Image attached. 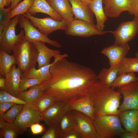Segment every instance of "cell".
<instances>
[{
  "instance_id": "obj_11",
  "label": "cell",
  "mask_w": 138,
  "mask_h": 138,
  "mask_svg": "<svg viewBox=\"0 0 138 138\" xmlns=\"http://www.w3.org/2000/svg\"><path fill=\"white\" fill-rule=\"evenodd\" d=\"M138 32V19L121 23L111 33L115 38L114 44L120 45L128 43L133 39Z\"/></svg>"
},
{
  "instance_id": "obj_9",
  "label": "cell",
  "mask_w": 138,
  "mask_h": 138,
  "mask_svg": "<svg viewBox=\"0 0 138 138\" xmlns=\"http://www.w3.org/2000/svg\"><path fill=\"white\" fill-rule=\"evenodd\" d=\"M43 120L42 114L33 104L27 103L24 105L21 111L14 122L23 133L32 124Z\"/></svg>"
},
{
  "instance_id": "obj_47",
  "label": "cell",
  "mask_w": 138,
  "mask_h": 138,
  "mask_svg": "<svg viewBox=\"0 0 138 138\" xmlns=\"http://www.w3.org/2000/svg\"><path fill=\"white\" fill-rule=\"evenodd\" d=\"M135 57L138 60V51L135 53Z\"/></svg>"
},
{
  "instance_id": "obj_18",
  "label": "cell",
  "mask_w": 138,
  "mask_h": 138,
  "mask_svg": "<svg viewBox=\"0 0 138 138\" xmlns=\"http://www.w3.org/2000/svg\"><path fill=\"white\" fill-rule=\"evenodd\" d=\"M75 19L84 20L94 24L93 13L89 5L81 0H69Z\"/></svg>"
},
{
  "instance_id": "obj_35",
  "label": "cell",
  "mask_w": 138,
  "mask_h": 138,
  "mask_svg": "<svg viewBox=\"0 0 138 138\" xmlns=\"http://www.w3.org/2000/svg\"><path fill=\"white\" fill-rule=\"evenodd\" d=\"M42 82L40 79L21 77L19 86L20 92L26 90L34 85L40 84Z\"/></svg>"
},
{
  "instance_id": "obj_24",
  "label": "cell",
  "mask_w": 138,
  "mask_h": 138,
  "mask_svg": "<svg viewBox=\"0 0 138 138\" xmlns=\"http://www.w3.org/2000/svg\"><path fill=\"white\" fill-rule=\"evenodd\" d=\"M119 64L110 66L108 68H102L97 75L98 80L105 85L110 87L118 76Z\"/></svg>"
},
{
  "instance_id": "obj_22",
  "label": "cell",
  "mask_w": 138,
  "mask_h": 138,
  "mask_svg": "<svg viewBox=\"0 0 138 138\" xmlns=\"http://www.w3.org/2000/svg\"><path fill=\"white\" fill-rule=\"evenodd\" d=\"M48 3L64 19L68 22L74 18L72 6L69 0H47Z\"/></svg>"
},
{
  "instance_id": "obj_21",
  "label": "cell",
  "mask_w": 138,
  "mask_h": 138,
  "mask_svg": "<svg viewBox=\"0 0 138 138\" xmlns=\"http://www.w3.org/2000/svg\"><path fill=\"white\" fill-rule=\"evenodd\" d=\"M118 116L126 131L138 134V109L123 111Z\"/></svg>"
},
{
  "instance_id": "obj_40",
  "label": "cell",
  "mask_w": 138,
  "mask_h": 138,
  "mask_svg": "<svg viewBox=\"0 0 138 138\" xmlns=\"http://www.w3.org/2000/svg\"><path fill=\"white\" fill-rule=\"evenodd\" d=\"M14 103L9 102H0V115L5 113L9 109Z\"/></svg>"
},
{
  "instance_id": "obj_34",
  "label": "cell",
  "mask_w": 138,
  "mask_h": 138,
  "mask_svg": "<svg viewBox=\"0 0 138 138\" xmlns=\"http://www.w3.org/2000/svg\"><path fill=\"white\" fill-rule=\"evenodd\" d=\"M24 105L15 104L5 113L0 115V119L9 123L14 122L21 111Z\"/></svg>"
},
{
  "instance_id": "obj_12",
  "label": "cell",
  "mask_w": 138,
  "mask_h": 138,
  "mask_svg": "<svg viewBox=\"0 0 138 138\" xmlns=\"http://www.w3.org/2000/svg\"><path fill=\"white\" fill-rule=\"evenodd\" d=\"M118 91L122 96L123 100L120 105V112L138 109V81L118 88Z\"/></svg>"
},
{
  "instance_id": "obj_20",
  "label": "cell",
  "mask_w": 138,
  "mask_h": 138,
  "mask_svg": "<svg viewBox=\"0 0 138 138\" xmlns=\"http://www.w3.org/2000/svg\"><path fill=\"white\" fill-rule=\"evenodd\" d=\"M27 12L33 16L38 13H41L48 15L56 20H64L61 16L54 10L47 0H34L32 6Z\"/></svg>"
},
{
  "instance_id": "obj_39",
  "label": "cell",
  "mask_w": 138,
  "mask_h": 138,
  "mask_svg": "<svg viewBox=\"0 0 138 138\" xmlns=\"http://www.w3.org/2000/svg\"><path fill=\"white\" fill-rule=\"evenodd\" d=\"M30 127L32 133L33 135L41 133L45 130L43 125L38 122L32 124Z\"/></svg>"
},
{
  "instance_id": "obj_7",
  "label": "cell",
  "mask_w": 138,
  "mask_h": 138,
  "mask_svg": "<svg viewBox=\"0 0 138 138\" xmlns=\"http://www.w3.org/2000/svg\"><path fill=\"white\" fill-rule=\"evenodd\" d=\"M67 35L83 37H89L95 35H102L112 31H101L98 30L95 24L84 20L74 18L68 22L64 30Z\"/></svg>"
},
{
  "instance_id": "obj_36",
  "label": "cell",
  "mask_w": 138,
  "mask_h": 138,
  "mask_svg": "<svg viewBox=\"0 0 138 138\" xmlns=\"http://www.w3.org/2000/svg\"><path fill=\"white\" fill-rule=\"evenodd\" d=\"M5 101L22 105H25L27 103L26 101L8 93L4 90H1L0 102Z\"/></svg>"
},
{
  "instance_id": "obj_29",
  "label": "cell",
  "mask_w": 138,
  "mask_h": 138,
  "mask_svg": "<svg viewBox=\"0 0 138 138\" xmlns=\"http://www.w3.org/2000/svg\"><path fill=\"white\" fill-rule=\"evenodd\" d=\"M14 64L17 65V63L14 55L0 50V75L5 77Z\"/></svg>"
},
{
  "instance_id": "obj_46",
  "label": "cell",
  "mask_w": 138,
  "mask_h": 138,
  "mask_svg": "<svg viewBox=\"0 0 138 138\" xmlns=\"http://www.w3.org/2000/svg\"><path fill=\"white\" fill-rule=\"evenodd\" d=\"M7 4V6L9 7L10 4H11V0H5Z\"/></svg>"
},
{
  "instance_id": "obj_1",
  "label": "cell",
  "mask_w": 138,
  "mask_h": 138,
  "mask_svg": "<svg viewBox=\"0 0 138 138\" xmlns=\"http://www.w3.org/2000/svg\"><path fill=\"white\" fill-rule=\"evenodd\" d=\"M67 54L54 57L50 75L40 85L44 93L50 94L55 102L67 103L87 94L88 88L98 80L90 68L69 61Z\"/></svg>"
},
{
  "instance_id": "obj_19",
  "label": "cell",
  "mask_w": 138,
  "mask_h": 138,
  "mask_svg": "<svg viewBox=\"0 0 138 138\" xmlns=\"http://www.w3.org/2000/svg\"><path fill=\"white\" fill-rule=\"evenodd\" d=\"M33 42L39 52L37 58L38 68L50 64L52 57L54 58L61 54L58 50L49 48L44 42L35 41Z\"/></svg>"
},
{
  "instance_id": "obj_38",
  "label": "cell",
  "mask_w": 138,
  "mask_h": 138,
  "mask_svg": "<svg viewBox=\"0 0 138 138\" xmlns=\"http://www.w3.org/2000/svg\"><path fill=\"white\" fill-rule=\"evenodd\" d=\"M61 138H82L79 133L75 129H72L63 133Z\"/></svg>"
},
{
  "instance_id": "obj_33",
  "label": "cell",
  "mask_w": 138,
  "mask_h": 138,
  "mask_svg": "<svg viewBox=\"0 0 138 138\" xmlns=\"http://www.w3.org/2000/svg\"><path fill=\"white\" fill-rule=\"evenodd\" d=\"M55 102L54 97L47 93L44 94L39 99L32 102L42 114L51 105Z\"/></svg>"
},
{
  "instance_id": "obj_31",
  "label": "cell",
  "mask_w": 138,
  "mask_h": 138,
  "mask_svg": "<svg viewBox=\"0 0 138 138\" xmlns=\"http://www.w3.org/2000/svg\"><path fill=\"white\" fill-rule=\"evenodd\" d=\"M138 73V60L136 57H124L119 64L118 75L128 73Z\"/></svg>"
},
{
  "instance_id": "obj_8",
  "label": "cell",
  "mask_w": 138,
  "mask_h": 138,
  "mask_svg": "<svg viewBox=\"0 0 138 138\" xmlns=\"http://www.w3.org/2000/svg\"><path fill=\"white\" fill-rule=\"evenodd\" d=\"M23 15L29 19L32 25L37 28L42 34L47 36L56 30H64L68 23V22L64 19L59 21L51 17L39 18L35 17L27 12Z\"/></svg>"
},
{
  "instance_id": "obj_42",
  "label": "cell",
  "mask_w": 138,
  "mask_h": 138,
  "mask_svg": "<svg viewBox=\"0 0 138 138\" xmlns=\"http://www.w3.org/2000/svg\"><path fill=\"white\" fill-rule=\"evenodd\" d=\"M21 0H11V4L10 6L7 8H5L7 12H9L15 8Z\"/></svg>"
},
{
  "instance_id": "obj_27",
  "label": "cell",
  "mask_w": 138,
  "mask_h": 138,
  "mask_svg": "<svg viewBox=\"0 0 138 138\" xmlns=\"http://www.w3.org/2000/svg\"><path fill=\"white\" fill-rule=\"evenodd\" d=\"M53 62L38 69L32 67L26 72L22 74L21 77L40 79L43 82L47 79L50 75V69Z\"/></svg>"
},
{
  "instance_id": "obj_48",
  "label": "cell",
  "mask_w": 138,
  "mask_h": 138,
  "mask_svg": "<svg viewBox=\"0 0 138 138\" xmlns=\"http://www.w3.org/2000/svg\"></svg>"
},
{
  "instance_id": "obj_28",
  "label": "cell",
  "mask_w": 138,
  "mask_h": 138,
  "mask_svg": "<svg viewBox=\"0 0 138 138\" xmlns=\"http://www.w3.org/2000/svg\"><path fill=\"white\" fill-rule=\"evenodd\" d=\"M40 85L31 87L29 89L20 92L17 97L27 103L34 102L44 94Z\"/></svg>"
},
{
  "instance_id": "obj_45",
  "label": "cell",
  "mask_w": 138,
  "mask_h": 138,
  "mask_svg": "<svg viewBox=\"0 0 138 138\" xmlns=\"http://www.w3.org/2000/svg\"><path fill=\"white\" fill-rule=\"evenodd\" d=\"M84 3L88 5L93 0H81Z\"/></svg>"
},
{
  "instance_id": "obj_13",
  "label": "cell",
  "mask_w": 138,
  "mask_h": 138,
  "mask_svg": "<svg viewBox=\"0 0 138 138\" xmlns=\"http://www.w3.org/2000/svg\"><path fill=\"white\" fill-rule=\"evenodd\" d=\"M72 110L77 123L76 129L82 138H100L91 118L82 112Z\"/></svg>"
},
{
  "instance_id": "obj_5",
  "label": "cell",
  "mask_w": 138,
  "mask_h": 138,
  "mask_svg": "<svg viewBox=\"0 0 138 138\" xmlns=\"http://www.w3.org/2000/svg\"><path fill=\"white\" fill-rule=\"evenodd\" d=\"M20 15L15 16L4 25L0 26V50L11 54L14 47L25 37V32L21 29L16 33V26Z\"/></svg>"
},
{
  "instance_id": "obj_43",
  "label": "cell",
  "mask_w": 138,
  "mask_h": 138,
  "mask_svg": "<svg viewBox=\"0 0 138 138\" xmlns=\"http://www.w3.org/2000/svg\"><path fill=\"white\" fill-rule=\"evenodd\" d=\"M5 84V77L0 75V89L1 90H4Z\"/></svg>"
},
{
  "instance_id": "obj_3",
  "label": "cell",
  "mask_w": 138,
  "mask_h": 138,
  "mask_svg": "<svg viewBox=\"0 0 138 138\" xmlns=\"http://www.w3.org/2000/svg\"><path fill=\"white\" fill-rule=\"evenodd\" d=\"M12 52L22 74L36 67L39 52L33 42L24 38L14 47Z\"/></svg>"
},
{
  "instance_id": "obj_30",
  "label": "cell",
  "mask_w": 138,
  "mask_h": 138,
  "mask_svg": "<svg viewBox=\"0 0 138 138\" xmlns=\"http://www.w3.org/2000/svg\"><path fill=\"white\" fill-rule=\"evenodd\" d=\"M57 124L62 134L70 130L76 129L77 123L73 110H71L66 112Z\"/></svg>"
},
{
  "instance_id": "obj_26",
  "label": "cell",
  "mask_w": 138,
  "mask_h": 138,
  "mask_svg": "<svg viewBox=\"0 0 138 138\" xmlns=\"http://www.w3.org/2000/svg\"><path fill=\"white\" fill-rule=\"evenodd\" d=\"M34 0H24L12 10L8 12H4L5 15L2 20L7 22L16 16L23 15L32 6Z\"/></svg>"
},
{
  "instance_id": "obj_23",
  "label": "cell",
  "mask_w": 138,
  "mask_h": 138,
  "mask_svg": "<svg viewBox=\"0 0 138 138\" xmlns=\"http://www.w3.org/2000/svg\"><path fill=\"white\" fill-rule=\"evenodd\" d=\"M103 3V0H93L88 5L96 16L97 22L96 27L98 30L101 31H103L105 22L107 19Z\"/></svg>"
},
{
  "instance_id": "obj_16",
  "label": "cell",
  "mask_w": 138,
  "mask_h": 138,
  "mask_svg": "<svg viewBox=\"0 0 138 138\" xmlns=\"http://www.w3.org/2000/svg\"><path fill=\"white\" fill-rule=\"evenodd\" d=\"M71 110L82 112L89 117L93 121L96 117L95 110L92 101L87 94L67 103Z\"/></svg>"
},
{
  "instance_id": "obj_10",
  "label": "cell",
  "mask_w": 138,
  "mask_h": 138,
  "mask_svg": "<svg viewBox=\"0 0 138 138\" xmlns=\"http://www.w3.org/2000/svg\"><path fill=\"white\" fill-rule=\"evenodd\" d=\"M25 32V38L31 42L40 41L59 48L61 45L57 41L52 40L42 34L32 24L30 20L23 15H20L18 24Z\"/></svg>"
},
{
  "instance_id": "obj_4",
  "label": "cell",
  "mask_w": 138,
  "mask_h": 138,
  "mask_svg": "<svg viewBox=\"0 0 138 138\" xmlns=\"http://www.w3.org/2000/svg\"><path fill=\"white\" fill-rule=\"evenodd\" d=\"M100 138H113L125 131L118 115H103L96 117L93 121Z\"/></svg>"
},
{
  "instance_id": "obj_41",
  "label": "cell",
  "mask_w": 138,
  "mask_h": 138,
  "mask_svg": "<svg viewBox=\"0 0 138 138\" xmlns=\"http://www.w3.org/2000/svg\"><path fill=\"white\" fill-rule=\"evenodd\" d=\"M119 136L121 138H138V134L132 132L125 131Z\"/></svg>"
},
{
  "instance_id": "obj_37",
  "label": "cell",
  "mask_w": 138,
  "mask_h": 138,
  "mask_svg": "<svg viewBox=\"0 0 138 138\" xmlns=\"http://www.w3.org/2000/svg\"><path fill=\"white\" fill-rule=\"evenodd\" d=\"M62 134L58 124L49 127L42 136V138H61Z\"/></svg>"
},
{
  "instance_id": "obj_6",
  "label": "cell",
  "mask_w": 138,
  "mask_h": 138,
  "mask_svg": "<svg viewBox=\"0 0 138 138\" xmlns=\"http://www.w3.org/2000/svg\"><path fill=\"white\" fill-rule=\"evenodd\" d=\"M104 10L107 17L117 18L124 11L134 15L138 19V0H103Z\"/></svg>"
},
{
  "instance_id": "obj_25",
  "label": "cell",
  "mask_w": 138,
  "mask_h": 138,
  "mask_svg": "<svg viewBox=\"0 0 138 138\" xmlns=\"http://www.w3.org/2000/svg\"><path fill=\"white\" fill-rule=\"evenodd\" d=\"M21 134L14 122L9 123L0 119V138H17Z\"/></svg>"
},
{
  "instance_id": "obj_2",
  "label": "cell",
  "mask_w": 138,
  "mask_h": 138,
  "mask_svg": "<svg viewBox=\"0 0 138 138\" xmlns=\"http://www.w3.org/2000/svg\"><path fill=\"white\" fill-rule=\"evenodd\" d=\"M95 110L96 117L103 115H118L122 95L118 91L105 85L98 80L87 89Z\"/></svg>"
},
{
  "instance_id": "obj_32",
  "label": "cell",
  "mask_w": 138,
  "mask_h": 138,
  "mask_svg": "<svg viewBox=\"0 0 138 138\" xmlns=\"http://www.w3.org/2000/svg\"><path fill=\"white\" fill-rule=\"evenodd\" d=\"M138 81V77L136 76L135 73H124L118 75L110 87L113 89L118 88Z\"/></svg>"
},
{
  "instance_id": "obj_14",
  "label": "cell",
  "mask_w": 138,
  "mask_h": 138,
  "mask_svg": "<svg viewBox=\"0 0 138 138\" xmlns=\"http://www.w3.org/2000/svg\"><path fill=\"white\" fill-rule=\"evenodd\" d=\"M71 110L67 103L55 102L42 114L43 120L49 127L57 124L64 115Z\"/></svg>"
},
{
  "instance_id": "obj_44",
  "label": "cell",
  "mask_w": 138,
  "mask_h": 138,
  "mask_svg": "<svg viewBox=\"0 0 138 138\" xmlns=\"http://www.w3.org/2000/svg\"><path fill=\"white\" fill-rule=\"evenodd\" d=\"M7 6V3L5 0H0V8L1 10L4 8V6Z\"/></svg>"
},
{
  "instance_id": "obj_15",
  "label": "cell",
  "mask_w": 138,
  "mask_h": 138,
  "mask_svg": "<svg viewBox=\"0 0 138 138\" xmlns=\"http://www.w3.org/2000/svg\"><path fill=\"white\" fill-rule=\"evenodd\" d=\"M130 47L128 43L118 45L115 44L104 48L101 53L108 58L110 66L119 64L128 53Z\"/></svg>"
},
{
  "instance_id": "obj_17",
  "label": "cell",
  "mask_w": 138,
  "mask_h": 138,
  "mask_svg": "<svg viewBox=\"0 0 138 138\" xmlns=\"http://www.w3.org/2000/svg\"><path fill=\"white\" fill-rule=\"evenodd\" d=\"M22 73L15 64L12 66L9 72L5 76V84L4 90L17 97L20 93L19 86Z\"/></svg>"
}]
</instances>
